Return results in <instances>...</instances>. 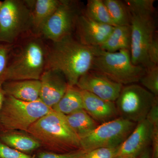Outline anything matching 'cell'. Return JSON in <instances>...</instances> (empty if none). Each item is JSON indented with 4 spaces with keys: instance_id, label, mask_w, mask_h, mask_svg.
<instances>
[{
    "instance_id": "obj_6",
    "label": "cell",
    "mask_w": 158,
    "mask_h": 158,
    "mask_svg": "<svg viewBox=\"0 0 158 158\" xmlns=\"http://www.w3.org/2000/svg\"><path fill=\"white\" fill-rule=\"evenodd\" d=\"M6 0L0 9V42L11 44L33 28L30 1Z\"/></svg>"
},
{
    "instance_id": "obj_16",
    "label": "cell",
    "mask_w": 158,
    "mask_h": 158,
    "mask_svg": "<svg viewBox=\"0 0 158 158\" xmlns=\"http://www.w3.org/2000/svg\"><path fill=\"white\" fill-rule=\"evenodd\" d=\"M40 80L6 81L3 83L6 95L23 101L32 102L40 99Z\"/></svg>"
},
{
    "instance_id": "obj_19",
    "label": "cell",
    "mask_w": 158,
    "mask_h": 158,
    "mask_svg": "<svg viewBox=\"0 0 158 158\" xmlns=\"http://www.w3.org/2000/svg\"><path fill=\"white\" fill-rule=\"evenodd\" d=\"M60 0H37L31 9L33 28L38 33L44 23L58 8Z\"/></svg>"
},
{
    "instance_id": "obj_27",
    "label": "cell",
    "mask_w": 158,
    "mask_h": 158,
    "mask_svg": "<svg viewBox=\"0 0 158 158\" xmlns=\"http://www.w3.org/2000/svg\"><path fill=\"white\" fill-rule=\"evenodd\" d=\"M87 152L81 149L63 153L43 152L40 153L38 158H83Z\"/></svg>"
},
{
    "instance_id": "obj_22",
    "label": "cell",
    "mask_w": 158,
    "mask_h": 158,
    "mask_svg": "<svg viewBox=\"0 0 158 158\" xmlns=\"http://www.w3.org/2000/svg\"><path fill=\"white\" fill-rule=\"evenodd\" d=\"M83 13L97 22L115 27L103 0H88Z\"/></svg>"
},
{
    "instance_id": "obj_26",
    "label": "cell",
    "mask_w": 158,
    "mask_h": 158,
    "mask_svg": "<svg viewBox=\"0 0 158 158\" xmlns=\"http://www.w3.org/2000/svg\"><path fill=\"white\" fill-rule=\"evenodd\" d=\"M141 85L156 97H158V67L153 65L146 69L140 81Z\"/></svg>"
},
{
    "instance_id": "obj_7",
    "label": "cell",
    "mask_w": 158,
    "mask_h": 158,
    "mask_svg": "<svg viewBox=\"0 0 158 158\" xmlns=\"http://www.w3.org/2000/svg\"><path fill=\"white\" fill-rule=\"evenodd\" d=\"M137 123L118 117L98 125L80 139L81 149L87 152L99 148H117L129 136Z\"/></svg>"
},
{
    "instance_id": "obj_35",
    "label": "cell",
    "mask_w": 158,
    "mask_h": 158,
    "mask_svg": "<svg viewBox=\"0 0 158 158\" xmlns=\"http://www.w3.org/2000/svg\"><path fill=\"white\" fill-rule=\"evenodd\" d=\"M2 2H1V1H0V9H1V6H2Z\"/></svg>"
},
{
    "instance_id": "obj_25",
    "label": "cell",
    "mask_w": 158,
    "mask_h": 158,
    "mask_svg": "<svg viewBox=\"0 0 158 158\" xmlns=\"http://www.w3.org/2000/svg\"><path fill=\"white\" fill-rule=\"evenodd\" d=\"M146 118L152 125L151 158H158V97L156 98Z\"/></svg>"
},
{
    "instance_id": "obj_10",
    "label": "cell",
    "mask_w": 158,
    "mask_h": 158,
    "mask_svg": "<svg viewBox=\"0 0 158 158\" xmlns=\"http://www.w3.org/2000/svg\"><path fill=\"white\" fill-rule=\"evenodd\" d=\"M81 13L75 2L61 0L58 8L44 23L39 33L53 42L59 41L71 35Z\"/></svg>"
},
{
    "instance_id": "obj_1",
    "label": "cell",
    "mask_w": 158,
    "mask_h": 158,
    "mask_svg": "<svg viewBox=\"0 0 158 158\" xmlns=\"http://www.w3.org/2000/svg\"><path fill=\"white\" fill-rule=\"evenodd\" d=\"M98 48L83 45L72 35L67 36L53 42L47 51L45 69L58 71L64 75L69 86L75 87L91 69Z\"/></svg>"
},
{
    "instance_id": "obj_32",
    "label": "cell",
    "mask_w": 158,
    "mask_h": 158,
    "mask_svg": "<svg viewBox=\"0 0 158 158\" xmlns=\"http://www.w3.org/2000/svg\"><path fill=\"white\" fill-rule=\"evenodd\" d=\"M3 83L4 82L2 81H0V114L6 95L3 88Z\"/></svg>"
},
{
    "instance_id": "obj_11",
    "label": "cell",
    "mask_w": 158,
    "mask_h": 158,
    "mask_svg": "<svg viewBox=\"0 0 158 158\" xmlns=\"http://www.w3.org/2000/svg\"><path fill=\"white\" fill-rule=\"evenodd\" d=\"M76 86L105 100L114 102L119 96L123 85L102 74L90 70L79 79Z\"/></svg>"
},
{
    "instance_id": "obj_17",
    "label": "cell",
    "mask_w": 158,
    "mask_h": 158,
    "mask_svg": "<svg viewBox=\"0 0 158 158\" xmlns=\"http://www.w3.org/2000/svg\"><path fill=\"white\" fill-rule=\"evenodd\" d=\"M131 30L130 26H117L105 42L98 47L102 50L114 52L121 50H130Z\"/></svg>"
},
{
    "instance_id": "obj_2",
    "label": "cell",
    "mask_w": 158,
    "mask_h": 158,
    "mask_svg": "<svg viewBox=\"0 0 158 158\" xmlns=\"http://www.w3.org/2000/svg\"><path fill=\"white\" fill-rule=\"evenodd\" d=\"M40 144L61 153L81 149L80 138L69 125L65 115L52 110L27 131Z\"/></svg>"
},
{
    "instance_id": "obj_8",
    "label": "cell",
    "mask_w": 158,
    "mask_h": 158,
    "mask_svg": "<svg viewBox=\"0 0 158 158\" xmlns=\"http://www.w3.org/2000/svg\"><path fill=\"white\" fill-rule=\"evenodd\" d=\"M156 97L137 84L123 87L115 104L118 116L138 123L146 118Z\"/></svg>"
},
{
    "instance_id": "obj_20",
    "label": "cell",
    "mask_w": 158,
    "mask_h": 158,
    "mask_svg": "<svg viewBox=\"0 0 158 158\" xmlns=\"http://www.w3.org/2000/svg\"><path fill=\"white\" fill-rule=\"evenodd\" d=\"M52 109L64 115H69L79 110H84L83 100L80 90L76 86H69L64 95Z\"/></svg>"
},
{
    "instance_id": "obj_33",
    "label": "cell",
    "mask_w": 158,
    "mask_h": 158,
    "mask_svg": "<svg viewBox=\"0 0 158 158\" xmlns=\"http://www.w3.org/2000/svg\"><path fill=\"white\" fill-rule=\"evenodd\" d=\"M138 158H151V151L150 148H148L139 156Z\"/></svg>"
},
{
    "instance_id": "obj_30",
    "label": "cell",
    "mask_w": 158,
    "mask_h": 158,
    "mask_svg": "<svg viewBox=\"0 0 158 158\" xmlns=\"http://www.w3.org/2000/svg\"><path fill=\"white\" fill-rule=\"evenodd\" d=\"M148 60L152 65H158V40L156 36L152 40L147 51Z\"/></svg>"
},
{
    "instance_id": "obj_29",
    "label": "cell",
    "mask_w": 158,
    "mask_h": 158,
    "mask_svg": "<svg viewBox=\"0 0 158 158\" xmlns=\"http://www.w3.org/2000/svg\"><path fill=\"white\" fill-rule=\"evenodd\" d=\"M0 158H33L25 153L0 142Z\"/></svg>"
},
{
    "instance_id": "obj_12",
    "label": "cell",
    "mask_w": 158,
    "mask_h": 158,
    "mask_svg": "<svg viewBox=\"0 0 158 158\" xmlns=\"http://www.w3.org/2000/svg\"><path fill=\"white\" fill-rule=\"evenodd\" d=\"M152 125L147 119L139 122L129 136L117 148V156L138 158L151 144Z\"/></svg>"
},
{
    "instance_id": "obj_23",
    "label": "cell",
    "mask_w": 158,
    "mask_h": 158,
    "mask_svg": "<svg viewBox=\"0 0 158 158\" xmlns=\"http://www.w3.org/2000/svg\"><path fill=\"white\" fill-rule=\"evenodd\" d=\"M115 26L130 25L131 15L124 2L119 0H103Z\"/></svg>"
},
{
    "instance_id": "obj_14",
    "label": "cell",
    "mask_w": 158,
    "mask_h": 158,
    "mask_svg": "<svg viewBox=\"0 0 158 158\" xmlns=\"http://www.w3.org/2000/svg\"><path fill=\"white\" fill-rule=\"evenodd\" d=\"M40 80V99L52 109L64 95L69 86L64 75L53 69H45Z\"/></svg>"
},
{
    "instance_id": "obj_15",
    "label": "cell",
    "mask_w": 158,
    "mask_h": 158,
    "mask_svg": "<svg viewBox=\"0 0 158 158\" xmlns=\"http://www.w3.org/2000/svg\"><path fill=\"white\" fill-rule=\"evenodd\" d=\"M79 90L83 100L84 110L97 122L102 124L118 118V112L114 102L105 100L88 91Z\"/></svg>"
},
{
    "instance_id": "obj_34",
    "label": "cell",
    "mask_w": 158,
    "mask_h": 158,
    "mask_svg": "<svg viewBox=\"0 0 158 158\" xmlns=\"http://www.w3.org/2000/svg\"><path fill=\"white\" fill-rule=\"evenodd\" d=\"M115 158H136L132 157L127 156H117Z\"/></svg>"
},
{
    "instance_id": "obj_18",
    "label": "cell",
    "mask_w": 158,
    "mask_h": 158,
    "mask_svg": "<svg viewBox=\"0 0 158 158\" xmlns=\"http://www.w3.org/2000/svg\"><path fill=\"white\" fill-rule=\"evenodd\" d=\"M65 117L69 126L80 139L88 135L98 126L84 110L65 115Z\"/></svg>"
},
{
    "instance_id": "obj_24",
    "label": "cell",
    "mask_w": 158,
    "mask_h": 158,
    "mask_svg": "<svg viewBox=\"0 0 158 158\" xmlns=\"http://www.w3.org/2000/svg\"><path fill=\"white\" fill-rule=\"evenodd\" d=\"M131 15H153L154 0H126L124 2Z\"/></svg>"
},
{
    "instance_id": "obj_5",
    "label": "cell",
    "mask_w": 158,
    "mask_h": 158,
    "mask_svg": "<svg viewBox=\"0 0 158 158\" xmlns=\"http://www.w3.org/2000/svg\"><path fill=\"white\" fill-rule=\"evenodd\" d=\"M52 110L40 99L24 102L6 95L0 114V126L7 132H27L34 123Z\"/></svg>"
},
{
    "instance_id": "obj_3",
    "label": "cell",
    "mask_w": 158,
    "mask_h": 158,
    "mask_svg": "<svg viewBox=\"0 0 158 158\" xmlns=\"http://www.w3.org/2000/svg\"><path fill=\"white\" fill-rule=\"evenodd\" d=\"M47 50L38 37L28 40L21 47L0 81L40 80L45 69Z\"/></svg>"
},
{
    "instance_id": "obj_9",
    "label": "cell",
    "mask_w": 158,
    "mask_h": 158,
    "mask_svg": "<svg viewBox=\"0 0 158 158\" xmlns=\"http://www.w3.org/2000/svg\"><path fill=\"white\" fill-rule=\"evenodd\" d=\"M131 59L133 64L145 69L152 66L148 60L147 51L156 36V22L153 15H131Z\"/></svg>"
},
{
    "instance_id": "obj_28",
    "label": "cell",
    "mask_w": 158,
    "mask_h": 158,
    "mask_svg": "<svg viewBox=\"0 0 158 158\" xmlns=\"http://www.w3.org/2000/svg\"><path fill=\"white\" fill-rule=\"evenodd\" d=\"M117 148H99L87 152L83 158H115Z\"/></svg>"
},
{
    "instance_id": "obj_21",
    "label": "cell",
    "mask_w": 158,
    "mask_h": 158,
    "mask_svg": "<svg viewBox=\"0 0 158 158\" xmlns=\"http://www.w3.org/2000/svg\"><path fill=\"white\" fill-rule=\"evenodd\" d=\"M1 139L6 145L24 153L32 151L41 146L32 136L15 132L8 131L2 135Z\"/></svg>"
},
{
    "instance_id": "obj_31",
    "label": "cell",
    "mask_w": 158,
    "mask_h": 158,
    "mask_svg": "<svg viewBox=\"0 0 158 158\" xmlns=\"http://www.w3.org/2000/svg\"><path fill=\"white\" fill-rule=\"evenodd\" d=\"M9 51L8 45L0 44V80L4 75L8 66Z\"/></svg>"
},
{
    "instance_id": "obj_13",
    "label": "cell",
    "mask_w": 158,
    "mask_h": 158,
    "mask_svg": "<svg viewBox=\"0 0 158 158\" xmlns=\"http://www.w3.org/2000/svg\"><path fill=\"white\" fill-rule=\"evenodd\" d=\"M114 27L94 21L82 12L77 19L75 28L78 41L83 45L98 47L105 42Z\"/></svg>"
},
{
    "instance_id": "obj_4",
    "label": "cell",
    "mask_w": 158,
    "mask_h": 158,
    "mask_svg": "<svg viewBox=\"0 0 158 158\" xmlns=\"http://www.w3.org/2000/svg\"><path fill=\"white\" fill-rule=\"evenodd\" d=\"M90 70L102 74L122 85H127L140 81L146 69L133 64L129 50L109 52L99 48Z\"/></svg>"
}]
</instances>
